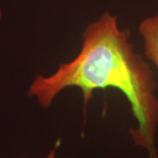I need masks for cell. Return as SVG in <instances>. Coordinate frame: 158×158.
Listing matches in <instances>:
<instances>
[{
  "label": "cell",
  "instance_id": "obj_2",
  "mask_svg": "<svg viewBox=\"0 0 158 158\" xmlns=\"http://www.w3.org/2000/svg\"><path fill=\"white\" fill-rule=\"evenodd\" d=\"M138 30L143 40L145 56L158 69V14L144 19Z\"/></svg>",
  "mask_w": 158,
  "mask_h": 158
},
{
  "label": "cell",
  "instance_id": "obj_1",
  "mask_svg": "<svg viewBox=\"0 0 158 158\" xmlns=\"http://www.w3.org/2000/svg\"><path fill=\"white\" fill-rule=\"evenodd\" d=\"M128 30L118 27L116 16L106 12L87 26L82 48L71 62L61 63L56 73L37 76L28 96L37 98L49 108L55 98L66 88L82 90L85 104L93 91L114 88L120 90L131 106L138 127L130 130L135 145L145 148L149 158H158L156 133L158 124L156 84L148 62L135 51Z\"/></svg>",
  "mask_w": 158,
  "mask_h": 158
},
{
  "label": "cell",
  "instance_id": "obj_3",
  "mask_svg": "<svg viewBox=\"0 0 158 158\" xmlns=\"http://www.w3.org/2000/svg\"><path fill=\"white\" fill-rule=\"evenodd\" d=\"M56 150H52L49 155L47 156V158H56Z\"/></svg>",
  "mask_w": 158,
  "mask_h": 158
}]
</instances>
